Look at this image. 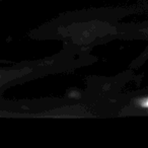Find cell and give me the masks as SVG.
Segmentation results:
<instances>
[{"label":"cell","instance_id":"1","mask_svg":"<svg viewBox=\"0 0 148 148\" xmlns=\"http://www.w3.org/2000/svg\"><path fill=\"white\" fill-rule=\"evenodd\" d=\"M137 105L139 106L141 109L148 110V95L139 99V101H137Z\"/></svg>","mask_w":148,"mask_h":148}]
</instances>
